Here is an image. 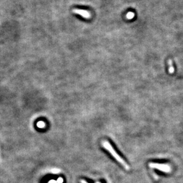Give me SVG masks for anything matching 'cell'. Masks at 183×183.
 <instances>
[{
  "label": "cell",
  "mask_w": 183,
  "mask_h": 183,
  "mask_svg": "<svg viewBox=\"0 0 183 183\" xmlns=\"http://www.w3.org/2000/svg\"><path fill=\"white\" fill-rule=\"evenodd\" d=\"M149 166L152 168L158 169L160 171L165 172H169L171 171V168L168 165L166 164H160L157 163H150Z\"/></svg>",
  "instance_id": "cell-2"
},
{
  "label": "cell",
  "mask_w": 183,
  "mask_h": 183,
  "mask_svg": "<svg viewBox=\"0 0 183 183\" xmlns=\"http://www.w3.org/2000/svg\"><path fill=\"white\" fill-rule=\"evenodd\" d=\"M134 16H135V14L134 13L128 12V13L127 14L126 17H127V19H128V20H131V19L134 18Z\"/></svg>",
  "instance_id": "cell-5"
},
{
  "label": "cell",
  "mask_w": 183,
  "mask_h": 183,
  "mask_svg": "<svg viewBox=\"0 0 183 183\" xmlns=\"http://www.w3.org/2000/svg\"><path fill=\"white\" fill-rule=\"evenodd\" d=\"M37 125L38 127H40V128H43V127H45V123L42 121L38 122L37 123Z\"/></svg>",
  "instance_id": "cell-6"
},
{
  "label": "cell",
  "mask_w": 183,
  "mask_h": 183,
  "mask_svg": "<svg viewBox=\"0 0 183 183\" xmlns=\"http://www.w3.org/2000/svg\"><path fill=\"white\" fill-rule=\"evenodd\" d=\"M49 183H57V181H54V180H51L49 181Z\"/></svg>",
  "instance_id": "cell-10"
},
{
  "label": "cell",
  "mask_w": 183,
  "mask_h": 183,
  "mask_svg": "<svg viewBox=\"0 0 183 183\" xmlns=\"http://www.w3.org/2000/svg\"><path fill=\"white\" fill-rule=\"evenodd\" d=\"M96 183H101V182H96Z\"/></svg>",
  "instance_id": "cell-11"
},
{
  "label": "cell",
  "mask_w": 183,
  "mask_h": 183,
  "mask_svg": "<svg viewBox=\"0 0 183 183\" xmlns=\"http://www.w3.org/2000/svg\"><path fill=\"white\" fill-rule=\"evenodd\" d=\"M63 181H64V179L63 178L60 177V178H58V179H57V183H63Z\"/></svg>",
  "instance_id": "cell-7"
},
{
  "label": "cell",
  "mask_w": 183,
  "mask_h": 183,
  "mask_svg": "<svg viewBox=\"0 0 183 183\" xmlns=\"http://www.w3.org/2000/svg\"><path fill=\"white\" fill-rule=\"evenodd\" d=\"M102 146L103 147L114 157V159H115L117 160L121 165H122V166L124 167L125 169L127 170L130 169V166H128V164L126 163V162H125V160L117 153V152H116L115 149L113 148L112 145H111L109 141L106 140L103 141L102 142Z\"/></svg>",
  "instance_id": "cell-1"
},
{
  "label": "cell",
  "mask_w": 183,
  "mask_h": 183,
  "mask_svg": "<svg viewBox=\"0 0 183 183\" xmlns=\"http://www.w3.org/2000/svg\"><path fill=\"white\" fill-rule=\"evenodd\" d=\"M80 182L81 183H88L87 182V181H86L85 180H84V179H81L80 180Z\"/></svg>",
  "instance_id": "cell-9"
},
{
  "label": "cell",
  "mask_w": 183,
  "mask_h": 183,
  "mask_svg": "<svg viewBox=\"0 0 183 183\" xmlns=\"http://www.w3.org/2000/svg\"><path fill=\"white\" fill-rule=\"evenodd\" d=\"M73 12L74 13L79 14L81 16H82L85 19H90L91 17V14H90V13L89 11L85 10L74 9L73 10Z\"/></svg>",
  "instance_id": "cell-3"
},
{
  "label": "cell",
  "mask_w": 183,
  "mask_h": 183,
  "mask_svg": "<svg viewBox=\"0 0 183 183\" xmlns=\"http://www.w3.org/2000/svg\"><path fill=\"white\" fill-rule=\"evenodd\" d=\"M58 172H59V171H58V169H54V171H53V172L54 173V174H57V173Z\"/></svg>",
  "instance_id": "cell-8"
},
{
  "label": "cell",
  "mask_w": 183,
  "mask_h": 183,
  "mask_svg": "<svg viewBox=\"0 0 183 183\" xmlns=\"http://www.w3.org/2000/svg\"><path fill=\"white\" fill-rule=\"evenodd\" d=\"M168 64H169V72L170 73H173L174 72V68L173 67L172 64V61L171 60H168Z\"/></svg>",
  "instance_id": "cell-4"
}]
</instances>
